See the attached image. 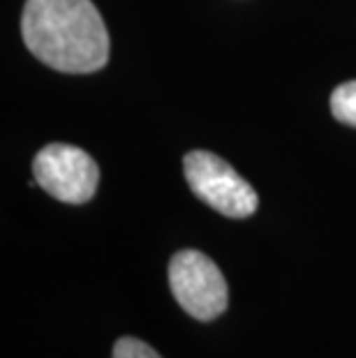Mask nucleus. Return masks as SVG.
<instances>
[{
	"instance_id": "1",
	"label": "nucleus",
	"mask_w": 356,
	"mask_h": 358,
	"mask_svg": "<svg viewBox=\"0 0 356 358\" xmlns=\"http://www.w3.org/2000/svg\"><path fill=\"white\" fill-rule=\"evenodd\" d=\"M21 35L28 51L65 74H90L107 65L109 35L90 0H26Z\"/></svg>"
},
{
	"instance_id": "2",
	"label": "nucleus",
	"mask_w": 356,
	"mask_h": 358,
	"mask_svg": "<svg viewBox=\"0 0 356 358\" xmlns=\"http://www.w3.org/2000/svg\"><path fill=\"white\" fill-rule=\"evenodd\" d=\"M183 171L197 199L227 217H250L259 206L255 187L232 164L208 150H190L183 157Z\"/></svg>"
},
{
	"instance_id": "3",
	"label": "nucleus",
	"mask_w": 356,
	"mask_h": 358,
	"mask_svg": "<svg viewBox=\"0 0 356 358\" xmlns=\"http://www.w3.org/2000/svg\"><path fill=\"white\" fill-rule=\"evenodd\" d=\"M169 287L178 306L199 322L220 317L229 303L225 275L206 255L197 250H180L171 257Z\"/></svg>"
},
{
	"instance_id": "4",
	"label": "nucleus",
	"mask_w": 356,
	"mask_h": 358,
	"mask_svg": "<svg viewBox=\"0 0 356 358\" xmlns=\"http://www.w3.org/2000/svg\"><path fill=\"white\" fill-rule=\"evenodd\" d=\"M33 176L54 199L79 206L95 196L100 169L86 150L70 143H49L33 159Z\"/></svg>"
},
{
	"instance_id": "5",
	"label": "nucleus",
	"mask_w": 356,
	"mask_h": 358,
	"mask_svg": "<svg viewBox=\"0 0 356 358\" xmlns=\"http://www.w3.org/2000/svg\"><path fill=\"white\" fill-rule=\"evenodd\" d=\"M331 113L343 125L356 127V81L340 83L331 93Z\"/></svg>"
},
{
	"instance_id": "6",
	"label": "nucleus",
	"mask_w": 356,
	"mask_h": 358,
	"mask_svg": "<svg viewBox=\"0 0 356 358\" xmlns=\"http://www.w3.org/2000/svg\"><path fill=\"white\" fill-rule=\"evenodd\" d=\"M113 358H162L153 347L137 338H120L113 347Z\"/></svg>"
}]
</instances>
